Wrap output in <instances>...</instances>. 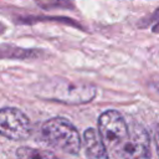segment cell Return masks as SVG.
Returning <instances> with one entry per match:
<instances>
[{
	"mask_svg": "<svg viewBox=\"0 0 159 159\" xmlns=\"http://www.w3.org/2000/svg\"><path fill=\"white\" fill-rule=\"evenodd\" d=\"M40 96L67 104H80L91 102L94 98L96 87L83 82L55 80L41 88Z\"/></svg>",
	"mask_w": 159,
	"mask_h": 159,
	"instance_id": "cell-1",
	"label": "cell"
},
{
	"mask_svg": "<svg viewBox=\"0 0 159 159\" xmlns=\"http://www.w3.org/2000/svg\"><path fill=\"white\" fill-rule=\"evenodd\" d=\"M42 135L52 147L67 154L76 155L81 149V138L77 128L66 118L55 117L46 120L41 128Z\"/></svg>",
	"mask_w": 159,
	"mask_h": 159,
	"instance_id": "cell-2",
	"label": "cell"
},
{
	"mask_svg": "<svg viewBox=\"0 0 159 159\" xmlns=\"http://www.w3.org/2000/svg\"><path fill=\"white\" fill-rule=\"evenodd\" d=\"M98 130L106 148L113 152L122 150L129 134V128L124 118L114 109L106 111L99 116Z\"/></svg>",
	"mask_w": 159,
	"mask_h": 159,
	"instance_id": "cell-3",
	"label": "cell"
},
{
	"mask_svg": "<svg viewBox=\"0 0 159 159\" xmlns=\"http://www.w3.org/2000/svg\"><path fill=\"white\" fill-rule=\"evenodd\" d=\"M31 124L27 116L14 107L0 109V134L11 140H24L30 135Z\"/></svg>",
	"mask_w": 159,
	"mask_h": 159,
	"instance_id": "cell-4",
	"label": "cell"
},
{
	"mask_svg": "<svg viewBox=\"0 0 159 159\" xmlns=\"http://www.w3.org/2000/svg\"><path fill=\"white\" fill-rule=\"evenodd\" d=\"M124 159H150V139L148 132L139 124L129 128L127 142L122 148Z\"/></svg>",
	"mask_w": 159,
	"mask_h": 159,
	"instance_id": "cell-5",
	"label": "cell"
},
{
	"mask_svg": "<svg viewBox=\"0 0 159 159\" xmlns=\"http://www.w3.org/2000/svg\"><path fill=\"white\" fill-rule=\"evenodd\" d=\"M83 143H84V149L88 159H109L107 148L103 144L99 137V133L96 129L88 128L84 130Z\"/></svg>",
	"mask_w": 159,
	"mask_h": 159,
	"instance_id": "cell-6",
	"label": "cell"
},
{
	"mask_svg": "<svg viewBox=\"0 0 159 159\" xmlns=\"http://www.w3.org/2000/svg\"><path fill=\"white\" fill-rule=\"evenodd\" d=\"M21 159H58V158L48 152H41L32 148H24L21 152Z\"/></svg>",
	"mask_w": 159,
	"mask_h": 159,
	"instance_id": "cell-7",
	"label": "cell"
},
{
	"mask_svg": "<svg viewBox=\"0 0 159 159\" xmlns=\"http://www.w3.org/2000/svg\"><path fill=\"white\" fill-rule=\"evenodd\" d=\"M154 138H155V145H157V153H158V157H159V124L157 125V129H155V134H154Z\"/></svg>",
	"mask_w": 159,
	"mask_h": 159,
	"instance_id": "cell-8",
	"label": "cell"
},
{
	"mask_svg": "<svg viewBox=\"0 0 159 159\" xmlns=\"http://www.w3.org/2000/svg\"><path fill=\"white\" fill-rule=\"evenodd\" d=\"M154 87H155V88H157V91H158V92H159V80H158V81H155V82H154Z\"/></svg>",
	"mask_w": 159,
	"mask_h": 159,
	"instance_id": "cell-9",
	"label": "cell"
}]
</instances>
